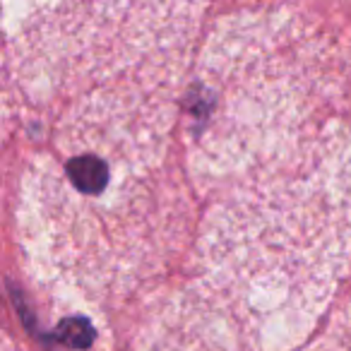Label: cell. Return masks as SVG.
Here are the masks:
<instances>
[{
	"label": "cell",
	"mask_w": 351,
	"mask_h": 351,
	"mask_svg": "<svg viewBox=\"0 0 351 351\" xmlns=\"http://www.w3.org/2000/svg\"><path fill=\"white\" fill-rule=\"evenodd\" d=\"M210 212L207 287L263 325H308L351 265V130L248 166Z\"/></svg>",
	"instance_id": "cell-1"
},
{
	"label": "cell",
	"mask_w": 351,
	"mask_h": 351,
	"mask_svg": "<svg viewBox=\"0 0 351 351\" xmlns=\"http://www.w3.org/2000/svg\"><path fill=\"white\" fill-rule=\"evenodd\" d=\"M154 135L70 123V149L36 166L27 191V234L44 267L87 291H106L154 269L181 241L183 188Z\"/></svg>",
	"instance_id": "cell-2"
},
{
	"label": "cell",
	"mask_w": 351,
	"mask_h": 351,
	"mask_svg": "<svg viewBox=\"0 0 351 351\" xmlns=\"http://www.w3.org/2000/svg\"><path fill=\"white\" fill-rule=\"evenodd\" d=\"M339 99L337 53L311 25L282 12L234 17L207 44L191 97L195 152L236 176L341 123Z\"/></svg>",
	"instance_id": "cell-3"
},
{
	"label": "cell",
	"mask_w": 351,
	"mask_h": 351,
	"mask_svg": "<svg viewBox=\"0 0 351 351\" xmlns=\"http://www.w3.org/2000/svg\"><path fill=\"white\" fill-rule=\"evenodd\" d=\"M193 27L195 0H75L29 36L27 58L73 121L159 125Z\"/></svg>",
	"instance_id": "cell-4"
},
{
	"label": "cell",
	"mask_w": 351,
	"mask_h": 351,
	"mask_svg": "<svg viewBox=\"0 0 351 351\" xmlns=\"http://www.w3.org/2000/svg\"><path fill=\"white\" fill-rule=\"evenodd\" d=\"M313 351H351V301L337 315L327 335L313 346Z\"/></svg>",
	"instance_id": "cell-5"
},
{
	"label": "cell",
	"mask_w": 351,
	"mask_h": 351,
	"mask_svg": "<svg viewBox=\"0 0 351 351\" xmlns=\"http://www.w3.org/2000/svg\"><path fill=\"white\" fill-rule=\"evenodd\" d=\"M58 339L73 346V349H84V346L92 344L94 330L84 317H68L58 325Z\"/></svg>",
	"instance_id": "cell-6"
},
{
	"label": "cell",
	"mask_w": 351,
	"mask_h": 351,
	"mask_svg": "<svg viewBox=\"0 0 351 351\" xmlns=\"http://www.w3.org/2000/svg\"><path fill=\"white\" fill-rule=\"evenodd\" d=\"M5 65H3V53H0V128H3V118H5V113H3V106H5Z\"/></svg>",
	"instance_id": "cell-7"
}]
</instances>
